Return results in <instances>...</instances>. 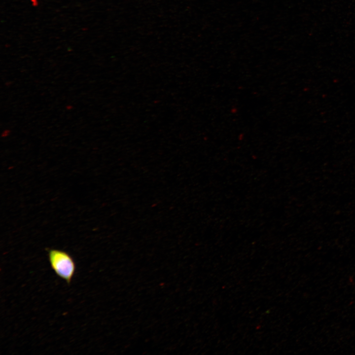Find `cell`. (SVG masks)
<instances>
[{"mask_svg":"<svg viewBox=\"0 0 355 355\" xmlns=\"http://www.w3.org/2000/svg\"><path fill=\"white\" fill-rule=\"evenodd\" d=\"M50 266L56 274L70 284L76 270V264L67 252L58 249H48Z\"/></svg>","mask_w":355,"mask_h":355,"instance_id":"1","label":"cell"}]
</instances>
